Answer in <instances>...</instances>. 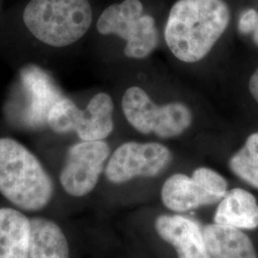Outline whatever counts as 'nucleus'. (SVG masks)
<instances>
[{"instance_id":"nucleus-5","label":"nucleus","mask_w":258,"mask_h":258,"mask_svg":"<svg viewBox=\"0 0 258 258\" xmlns=\"http://www.w3.org/2000/svg\"><path fill=\"white\" fill-rule=\"evenodd\" d=\"M123 114L129 123L143 134L154 133L160 138L177 137L192 122L189 108L181 102L159 106L141 87L128 88L121 101Z\"/></svg>"},{"instance_id":"nucleus-17","label":"nucleus","mask_w":258,"mask_h":258,"mask_svg":"<svg viewBox=\"0 0 258 258\" xmlns=\"http://www.w3.org/2000/svg\"><path fill=\"white\" fill-rule=\"evenodd\" d=\"M258 26V13L253 9L246 10L240 17L238 30L242 34H249Z\"/></svg>"},{"instance_id":"nucleus-18","label":"nucleus","mask_w":258,"mask_h":258,"mask_svg":"<svg viewBox=\"0 0 258 258\" xmlns=\"http://www.w3.org/2000/svg\"><path fill=\"white\" fill-rule=\"evenodd\" d=\"M249 88L251 96L258 102V68L249 80Z\"/></svg>"},{"instance_id":"nucleus-9","label":"nucleus","mask_w":258,"mask_h":258,"mask_svg":"<svg viewBox=\"0 0 258 258\" xmlns=\"http://www.w3.org/2000/svg\"><path fill=\"white\" fill-rule=\"evenodd\" d=\"M110 148L103 141L76 144L68 149L60 183L67 194L81 197L92 191L102 173Z\"/></svg>"},{"instance_id":"nucleus-14","label":"nucleus","mask_w":258,"mask_h":258,"mask_svg":"<svg viewBox=\"0 0 258 258\" xmlns=\"http://www.w3.org/2000/svg\"><path fill=\"white\" fill-rule=\"evenodd\" d=\"M30 220L14 209H0V258H30Z\"/></svg>"},{"instance_id":"nucleus-10","label":"nucleus","mask_w":258,"mask_h":258,"mask_svg":"<svg viewBox=\"0 0 258 258\" xmlns=\"http://www.w3.org/2000/svg\"><path fill=\"white\" fill-rule=\"evenodd\" d=\"M23 96L21 121L32 128L48 123V116L56 102L64 98L52 78L35 65H28L20 73Z\"/></svg>"},{"instance_id":"nucleus-3","label":"nucleus","mask_w":258,"mask_h":258,"mask_svg":"<svg viewBox=\"0 0 258 258\" xmlns=\"http://www.w3.org/2000/svg\"><path fill=\"white\" fill-rule=\"evenodd\" d=\"M23 21L47 45L68 46L91 26L92 8L88 0H31L23 12Z\"/></svg>"},{"instance_id":"nucleus-6","label":"nucleus","mask_w":258,"mask_h":258,"mask_svg":"<svg viewBox=\"0 0 258 258\" xmlns=\"http://www.w3.org/2000/svg\"><path fill=\"white\" fill-rule=\"evenodd\" d=\"M113 102L106 93L95 95L82 110L64 97L55 103L48 116V125L56 133L75 131L84 142L102 141L114 128Z\"/></svg>"},{"instance_id":"nucleus-7","label":"nucleus","mask_w":258,"mask_h":258,"mask_svg":"<svg viewBox=\"0 0 258 258\" xmlns=\"http://www.w3.org/2000/svg\"><path fill=\"white\" fill-rule=\"evenodd\" d=\"M227 188V181L219 173L199 167L192 177L181 173L169 177L163 186L162 199L169 210L186 212L221 201Z\"/></svg>"},{"instance_id":"nucleus-8","label":"nucleus","mask_w":258,"mask_h":258,"mask_svg":"<svg viewBox=\"0 0 258 258\" xmlns=\"http://www.w3.org/2000/svg\"><path fill=\"white\" fill-rule=\"evenodd\" d=\"M170 160V151L161 144L129 142L115 150L105 176L114 184L125 183L135 177H154L168 166Z\"/></svg>"},{"instance_id":"nucleus-2","label":"nucleus","mask_w":258,"mask_h":258,"mask_svg":"<svg viewBox=\"0 0 258 258\" xmlns=\"http://www.w3.org/2000/svg\"><path fill=\"white\" fill-rule=\"evenodd\" d=\"M0 192L29 212L46 207L54 192L53 182L37 157L11 138L0 139Z\"/></svg>"},{"instance_id":"nucleus-11","label":"nucleus","mask_w":258,"mask_h":258,"mask_svg":"<svg viewBox=\"0 0 258 258\" xmlns=\"http://www.w3.org/2000/svg\"><path fill=\"white\" fill-rule=\"evenodd\" d=\"M159 235L177 249L179 258H212L204 234L194 222L183 216H160L156 221Z\"/></svg>"},{"instance_id":"nucleus-16","label":"nucleus","mask_w":258,"mask_h":258,"mask_svg":"<svg viewBox=\"0 0 258 258\" xmlns=\"http://www.w3.org/2000/svg\"><path fill=\"white\" fill-rule=\"evenodd\" d=\"M230 168L241 180L258 189V132L251 134L243 148L231 157Z\"/></svg>"},{"instance_id":"nucleus-12","label":"nucleus","mask_w":258,"mask_h":258,"mask_svg":"<svg viewBox=\"0 0 258 258\" xmlns=\"http://www.w3.org/2000/svg\"><path fill=\"white\" fill-rule=\"evenodd\" d=\"M215 224L239 230L258 227V204L249 191L233 188L224 196L214 216Z\"/></svg>"},{"instance_id":"nucleus-13","label":"nucleus","mask_w":258,"mask_h":258,"mask_svg":"<svg viewBox=\"0 0 258 258\" xmlns=\"http://www.w3.org/2000/svg\"><path fill=\"white\" fill-rule=\"evenodd\" d=\"M204 238L212 258H257L251 240L239 229L209 225L204 230Z\"/></svg>"},{"instance_id":"nucleus-4","label":"nucleus","mask_w":258,"mask_h":258,"mask_svg":"<svg viewBox=\"0 0 258 258\" xmlns=\"http://www.w3.org/2000/svg\"><path fill=\"white\" fill-rule=\"evenodd\" d=\"M102 35H116L126 40L124 54L130 58H145L156 49L159 34L155 20L144 15L140 0H124L102 12L97 22Z\"/></svg>"},{"instance_id":"nucleus-19","label":"nucleus","mask_w":258,"mask_h":258,"mask_svg":"<svg viewBox=\"0 0 258 258\" xmlns=\"http://www.w3.org/2000/svg\"><path fill=\"white\" fill-rule=\"evenodd\" d=\"M253 41L254 43L258 46V26L256 29L253 31Z\"/></svg>"},{"instance_id":"nucleus-1","label":"nucleus","mask_w":258,"mask_h":258,"mask_svg":"<svg viewBox=\"0 0 258 258\" xmlns=\"http://www.w3.org/2000/svg\"><path fill=\"white\" fill-rule=\"evenodd\" d=\"M230 19L223 0H178L166 20V45L179 60L197 62L211 52Z\"/></svg>"},{"instance_id":"nucleus-15","label":"nucleus","mask_w":258,"mask_h":258,"mask_svg":"<svg viewBox=\"0 0 258 258\" xmlns=\"http://www.w3.org/2000/svg\"><path fill=\"white\" fill-rule=\"evenodd\" d=\"M30 258H69V247L60 228L44 218L30 220Z\"/></svg>"}]
</instances>
